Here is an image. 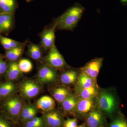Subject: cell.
<instances>
[{
  "instance_id": "1",
  "label": "cell",
  "mask_w": 127,
  "mask_h": 127,
  "mask_svg": "<svg viewBox=\"0 0 127 127\" xmlns=\"http://www.w3.org/2000/svg\"><path fill=\"white\" fill-rule=\"evenodd\" d=\"M84 7L76 4L57 19L56 27L61 30H72L76 25L83 13Z\"/></svg>"
},
{
  "instance_id": "2",
  "label": "cell",
  "mask_w": 127,
  "mask_h": 127,
  "mask_svg": "<svg viewBox=\"0 0 127 127\" xmlns=\"http://www.w3.org/2000/svg\"><path fill=\"white\" fill-rule=\"evenodd\" d=\"M98 106L102 110L108 114H112L116 110L117 102L112 94L106 91L100 93L98 100Z\"/></svg>"
},
{
  "instance_id": "3",
  "label": "cell",
  "mask_w": 127,
  "mask_h": 127,
  "mask_svg": "<svg viewBox=\"0 0 127 127\" xmlns=\"http://www.w3.org/2000/svg\"><path fill=\"white\" fill-rule=\"evenodd\" d=\"M45 60L50 66L55 68H62L65 64L63 57L57 49L55 44L50 48Z\"/></svg>"
},
{
  "instance_id": "4",
  "label": "cell",
  "mask_w": 127,
  "mask_h": 127,
  "mask_svg": "<svg viewBox=\"0 0 127 127\" xmlns=\"http://www.w3.org/2000/svg\"><path fill=\"white\" fill-rule=\"evenodd\" d=\"M102 59L96 58L89 62L82 69V72L94 80L97 77L102 65Z\"/></svg>"
},
{
  "instance_id": "5",
  "label": "cell",
  "mask_w": 127,
  "mask_h": 127,
  "mask_svg": "<svg viewBox=\"0 0 127 127\" xmlns=\"http://www.w3.org/2000/svg\"><path fill=\"white\" fill-rule=\"evenodd\" d=\"M20 90L22 93L26 97L32 98L35 96L39 94L40 87L35 82L27 81L21 84Z\"/></svg>"
},
{
  "instance_id": "6",
  "label": "cell",
  "mask_w": 127,
  "mask_h": 127,
  "mask_svg": "<svg viewBox=\"0 0 127 127\" xmlns=\"http://www.w3.org/2000/svg\"><path fill=\"white\" fill-rule=\"evenodd\" d=\"M56 77V73L50 66H43L40 68L37 74L38 79L43 83L53 81Z\"/></svg>"
},
{
  "instance_id": "7",
  "label": "cell",
  "mask_w": 127,
  "mask_h": 127,
  "mask_svg": "<svg viewBox=\"0 0 127 127\" xmlns=\"http://www.w3.org/2000/svg\"><path fill=\"white\" fill-rule=\"evenodd\" d=\"M56 28V25H55L52 28L45 30L41 35V43L45 51L50 50L54 44Z\"/></svg>"
},
{
  "instance_id": "8",
  "label": "cell",
  "mask_w": 127,
  "mask_h": 127,
  "mask_svg": "<svg viewBox=\"0 0 127 127\" xmlns=\"http://www.w3.org/2000/svg\"><path fill=\"white\" fill-rule=\"evenodd\" d=\"M103 117L100 111L95 110L88 114L86 118V123L88 127H100L102 124Z\"/></svg>"
},
{
  "instance_id": "9",
  "label": "cell",
  "mask_w": 127,
  "mask_h": 127,
  "mask_svg": "<svg viewBox=\"0 0 127 127\" xmlns=\"http://www.w3.org/2000/svg\"><path fill=\"white\" fill-rule=\"evenodd\" d=\"M21 102L18 98L14 97L7 100L6 102V109L10 115L13 116H17L21 111Z\"/></svg>"
},
{
  "instance_id": "10",
  "label": "cell",
  "mask_w": 127,
  "mask_h": 127,
  "mask_svg": "<svg viewBox=\"0 0 127 127\" xmlns=\"http://www.w3.org/2000/svg\"><path fill=\"white\" fill-rule=\"evenodd\" d=\"M36 106L38 109L45 112H49L55 108V102L52 98L49 96H44L38 100Z\"/></svg>"
},
{
  "instance_id": "11",
  "label": "cell",
  "mask_w": 127,
  "mask_h": 127,
  "mask_svg": "<svg viewBox=\"0 0 127 127\" xmlns=\"http://www.w3.org/2000/svg\"><path fill=\"white\" fill-rule=\"evenodd\" d=\"M13 12L0 14V33L7 31L11 28Z\"/></svg>"
},
{
  "instance_id": "12",
  "label": "cell",
  "mask_w": 127,
  "mask_h": 127,
  "mask_svg": "<svg viewBox=\"0 0 127 127\" xmlns=\"http://www.w3.org/2000/svg\"><path fill=\"white\" fill-rule=\"evenodd\" d=\"M94 105V102L92 99H81L78 101L76 108L79 113H86L93 109Z\"/></svg>"
},
{
  "instance_id": "13",
  "label": "cell",
  "mask_w": 127,
  "mask_h": 127,
  "mask_svg": "<svg viewBox=\"0 0 127 127\" xmlns=\"http://www.w3.org/2000/svg\"><path fill=\"white\" fill-rule=\"evenodd\" d=\"M45 118L48 125L51 127H58L61 125V118L56 112L48 113L45 115Z\"/></svg>"
},
{
  "instance_id": "14",
  "label": "cell",
  "mask_w": 127,
  "mask_h": 127,
  "mask_svg": "<svg viewBox=\"0 0 127 127\" xmlns=\"http://www.w3.org/2000/svg\"><path fill=\"white\" fill-rule=\"evenodd\" d=\"M78 83L80 88H88L95 86V80L82 72L78 78Z\"/></svg>"
},
{
  "instance_id": "15",
  "label": "cell",
  "mask_w": 127,
  "mask_h": 127,
  "mask_svg": "<svg viewBox=\"0 0 127 127\" xmlns=\"http://www.w3.org/2000/svg\"><path fill=\"white\" fill-rule=\"evenodd\" d=\"M97 93L96 87H91L88 88H80L78 91V94L81 99H92Z\"/></svg>"
},
{
  "instance_id": "16",
  "label": "cell",
  "mask_w": 127,
  "mask_h": 127,
  "mask_svg": "<svg viewBox=\"0 0 127 127\" xmlns=\"http://www.w3.org/2000/svg\"><path fill=\"white\" fill-rule=\"evenodd\" d=\"M21 72L18 64L14 62L9 64L7 72V76L9 79L11 80L17 79L20 75Z\"/></svg>"
},
{
  "instance_id": "17",
  "label": "cell",
  "mask_w": 127,
  "mask_h": 127,
  "mask_svg": "<svg viewBox=\"0 0 127 127\" xmlns=\"http://www.w3.org/2000/svg\"><path fill=\"white\" fill-rule=\"evenodd\" d=\"M15 8V0H0V14L12 13Z\"/></svg>"
},
{
  "instance_id": "18",
  "label": "cell",
  "mask_w": 127,
  "mask_h": 127,
  "mask_svg": "<svg viewBox=\"0 0 127 127\" xmlns=\"http://www.w3.org/2000/svg\"><path fill=\"white\" fill-rule=\"evenodd\" d=\"M77 77L76 71L71 70L64 72L61 75V80L63 83L69 84L75 82Z\"/></svg>"
},
{
  "instance_id": "19",
  "label": "cell",
  "mask_w": 127,
  "mask_h": 127,
  "mask_svg": "<svg viewBox=\"0 0 127 127\" xmlns=\"http://www.w3.org/2000/svg\"><path fill=\"white\" fill-rule=\"evenodd\" d=\"M77 102L75 96L69 94L62 102L63 107L65 111L70 112L76 108Z\"/></svg>"
},
{
  "instance_id": "20",
  "label": "cell",
  "mask_w": 127,
  "mask_h": 127,
  "mask_svg": "<svg viewBox=\"0 0 127 127\" xmlns=\"http://www.w3.org/2000/svg\"><path fill=\"white\" fill-rule=\"evenodd\" d=\"M23 51V47L22 46L11 48L7 50L6 53V57L10 61H16L20 58Z\"/></svg>"
},
{
  "instance_id": "21",
  "label": "cell",
  "mask_w": 127,
  "mask_h": 127,
  "mask_svg": "<svg viewBox=\"0 0 127 127\" xmlns=\"http://www.w3.org/2000/svg\"><path fill=\"white\" fill-rule=\"evenodd\" d=\"M27 54L34 60H38L41 57V51L39 46L33 43H30L28 46Z\"/></svg>"
},
{
  "instance_id": "22",
  "label": "cell",
  "mask_w": 127,
  "mask_h": 127,
  "mask_svg": "<svg viewBox=\"0 0 127 127\" xmlns=\"http://www.w3.org/2000/svg\"><path fill=\"white\" fill-rule=\"evenodd\" d=\"M69 95L68 91L63 88L56 89L53 92V97L55 100L59 102H63Z\"/></svg>"
},
{
  "instance_id": "23",
  "label": "cell",
  "mask_w": 127,
  "mask_h": 127,
  "mask_svg": "<svg viewBox=\"0 0 127 127\" xmlns=\"http://www.w3.org/2000/svg\"><path fill=\"white\" fill-rule=\"evenodd\" d=\"M18 64L19 69L21 72H29L32 68V64L28 59H21L20 60Z\"/></svg>"
},
{
  "instance_id": "24",
  "label": "cell",
  "mask_w": 127,
  "mask_h": 127,
  "mask_svg": "<svg viewBox=\"0 0 127 127\" xmlns=\"http://www.w3.org/2000/svg\"><path fill=\"white\" fill-rule=\"evenodd\" d=\"M15 89V86L11 83H3L0 85V94L1 96H6L13 92Z\"/></svg>"
},
{
  "instance_id": "25",
  "label": "cell",
  "mask_w": 127,
  "mask_h": 127,
  "mask_svg": "<svg viewBox=\"0 0 127 127\" xmlns=\"http://www.w3.org/2000/svg\"><path fill=\"white\" fill-rule=\"evenodd\" d=\"M109 127H127V120L123 116H119L110 124Z\"/></svg>"
},
{
  "instance_id": "26",
  "label": "cell",
  "mask_w": 127,
  "mask_h": 127,
  "mask_svg": "<svg viewBox=\"0 0 127 127\" xmlns=\"http://www.w3.org/2000/svg\"><path fill=\"white\" fill-rule=\"evenodd\" d=\"M35 108V107L31 106H28L23 107L22 110H21V114L22 118L25 120H27L28 116Z\"/></svg>"
},
{
  "instance_id": "27",
  "label": "cell",
  "mask_w": 127,
  "mask_h": 127,
  "mask_svg": "<svg viewBox=\"0 0 127 127\" xmlns=\"http://www.w3.org/2000/svg\"><path fill=\"white\" fill-rule=\"evenodd\" d=\"M64 127H77V121L76 119H68L65 121Z\"/></svg>"
},
{
  "instance_id": "28",
  "label": "cell",
  "mask_w": 127,
  "mask_h": 127,
  "mask_svg": "<svg viewBox=\"0 0 127 127\" xmlns=\"http://www.w3.org/2000/svg\"><path fill=\"white\" fill-rule=\"evenodd\" d=\"M0 42L3 46V47L6 50H9L11 49V48L9 45V44L7 43L6 40L5 39V37L2 36L0 35Z\"/></svg>"
},
{
  "instance_id": "29",
  "label": "cell",
  "mask_w": 127,
  "mask_h": 127,
  "mask_svg": "<svg viewBox=\"0 0 127 127\" xmlns=\"http://www.w3.org/2000/svg\"><path fill=\"white\" fill-rule=\"evenodd\" d=\"M7 69V65L5 62L0 60V75L4 73Z\"/></svg>"
},
{
  "instance_id": "30",
  "label": "cell",
  "mask_w": 127,
  "mask_h": 127,
  "mask_svg": "<svg viewBox=\"0 0 127 127\" xmlns=\"http://www.w3.org/2000/svg\"><path fill=\"white\" fill-rule=\"evenodd\" d=\"M42 124L35 122L32 120H30L27 123L26 127H41Z\"/></svg>"
},
{
  "instance_id": "31",
  "label": "cell",
  "mask_w": 127,
  "mask_h": 127,
  "mask_svg": "<svg viewBox=\"0 0 127 127\" xmlns=\"http://www.w3.org/2000/svg\"><path fill=\"white\" fill-rule=\"evenodd\" d=\"M0 127H10L8 123L3 119L0 118Z\"/></svg>"
},
{
  "instance_id": "32",
  "label": "cell",
  "mask_w": 127,
  "mask_h": 127,
  "mask_svg": "<svg viewBox=\"0 0 127 127\" xmlns=\"http://www.w3.org/2000/svg\"><path fill=\"white\" fill-rule=\"evenodd\" d=\"M36 110L35 108H34V109L32 111V112L30 113V115L28 116L27 120H31L34 118V117L35 116L36 114Z\"/></svg>"
},
{
  "instance_id": "33",
  "label": "cell",
  "mask_w": 127,
  "mask_h": 127,
  "mask_svg": "<svg viewBox=\"0 0 127 127\" xmlns=\"http://www.w3.org/2000/svg\"><path fill=\"white\" fill-rule=\"evenodd\" d=\"M120 0L123 4H127V0Z\"/></svg>"
},
{
  "instance_id": "34",
  "label": "cell",
  "mask_w": 127,
  "mask_h": 127,
  "mask_svg": "<svg viewBox=\"0 0 127 127\" xmlns=\"http://www.w3.org/2000/svg\"><path fill=\"white\" fill-rule=\"evenodd\" d=\"M86 127V126L84 125H80V126H78V127Z\"/></svg>"
},
{
  "instance_id": "35",
  "label": "cell",
  "mask_w": 127,
  "mask_h": 127,
  "mask_svg": "<svg viewBox=\"0 0 127 127\" xmlns=\"http://www.w3.org/2000/svg\"><path fill=\"white\" fill-rule=\"evenodd\" d=\"M1 96V95L0 94V98Z\"/></svg>"
}]
</instances>
